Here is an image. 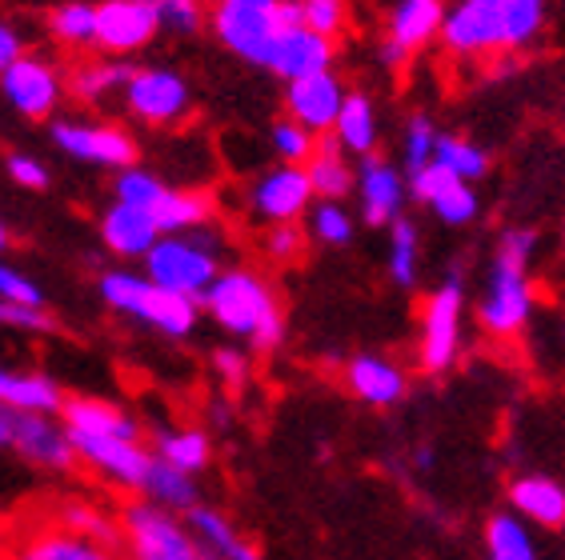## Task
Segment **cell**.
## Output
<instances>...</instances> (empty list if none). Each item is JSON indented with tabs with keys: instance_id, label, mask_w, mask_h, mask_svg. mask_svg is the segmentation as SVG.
Returning a JSON list of instances; mask_svg holds the SVG:
<instances>
[{
	"instance_id": "bcb514c9",
	"label": "cell",
	"mask_w": 565,
	"mask_h": 560,
	"mask_svg": "<svg viewBox=\"0 0 565 560\" xmlns=\"http://www.w3.org/2000/svg\"><path fill=\"white\" fill-rule=\"evenodd\" d=\"M4 169H9L12 184H21V189H33V193L49 189V169L36 157H29V152H12L9 161H4Z\"/></svg>"
},
{
	"instance_id": "8fae6325",
	"label": "cell",
	"mask_w": 565,
	"mask_h": 560,
	"mask_svg": "<svg viewBox=\"0 0 565 560\" xmlns=\"http://www.w3.org/2000/svg\"><path fill=\"white\" fill-rule=\"evenodd\" d=\"M4 560H129L117 540H100L56 525L44 508L29 513L9 537H0Z\"/></svg>"
},
{
	"instance_id": "ee69618b",
	"label": "cell",
	"mask_w": 565,
	"mask_h": 560,
	"mask_svg": "<svg viewBox=\"0 0 565 560\" xmlns=\"http://www.w3.org/2000/svg\"><path fill=\"white\" fill-rule=\"evenodd\" d=\"M0 301L21 304V309H41L44 292L29 272H21L17 265H9V260L0 257Z\"/></svg>"
},
{
	"instance_id": "f5cc1de1",
	"label": "cell",
	"mask_w": 565,
	"mask_h": 560,
	"mask_svg": "<svg viewBox=\"0 0 565 560\" xmlns=\"http://www.w3.org/2000/svg\"><path fill=\"white\" fill-rule=\"evenodd\" d=\"M562 336H565V316H562Z\"/></svg>"
},
{
	"instance_id": "ba28073f",
	"label": "cell",
	"mask_w": 565,
	"mask_h": 560,
	"mask_svg": "<svg viewBox=\"0 0 565 560\" xmlns=\"http://www.w3.org/2000/svg\"><path fill=\"white\" fill-rule=\"evenodd\" d=\"M113 201L145 208L161 233H196V228L213 225V216H217V205H213L209 193H201V189H173V184H164L157 173L137 169V164L117 173Z\"/></svg>"
},
{
	"instance_id": "5bb4252c",
	"label": "cell",
	"mask_w": 565,
	"mask_h": 560,
	"mask_svg": "<svg viewBox=\"0 0 565 560\" xmlns=\"http://www.w3.org/2000/svg\"><path fill=\"white\" fill-rule=\"evenodd\" d=\"M125 108L132 117L152 125V129H164V125H177V120L189 117L193 108V93H189V80L173 68H132L129 85H125Z\"/></svg>"
},
{
	"instance_id": "ab89813d",
	"label": "cell",
	"mask_w": 565,
	"mask_h": 560,
	"mask_svg": "<svg viewBox=\"0 0 565 560\" xmlns=\"http://www.w3.org/2000/svg\"><path fill=\"white\" fill-rule=\"evenodd\" d=\"M317 144H321V137L305 129L301 120H294V117L273 120L269 149H273V157H277L281 164H305L317 152Z\"/></svg>"
},
{
	"instance_id": "74e56055",
	"label": "cell",
	"mask_w": 565,
	"mask_h": 560,
	"mask_svg": "<svg viewBox=\"0 0 565 560\" xmlns=\"http://www.w3.org/2000/svg\"><path fill=\"white\" fill-rule=\"evenodd\" d=\"M49 29H53L56 41L73 44V49H93V44H97V4L68 0V4L53 9Z\"/></svg>"
},
{
	"instance_id": "6da1fadb",
	"label": "cell",
	"mask_w": 565,
	"mask_h": 560,
	"mask_svg": "<svg viewBox=\"0 0 565 560\" xmlns=\"http://www.w3.org/2000/svg\"><path fill=\"white\" fill-rule=\"evenodd\" d=\"M61 417H65L76 464H85L88 473L117 493H141L152 464L149 429L141 420L125 405L105 397H68Z\"/></svg>"
},
{
	"instance_id": "603a6c76",
	"label": "cell",
	"mask_w": 565,
	"mask_h": 560,
	"mask_svg": "<svg viewBox=\"0 0 565 560\" xmlns=\"http://www.w3.org/2000/svg\"><path fill=\"white\" fill-rule=\"evenodd\" d=\"M97 228H100V245L120 260H145L149 248L164 237L161 228H157V220H152L145 208L125 205V201H113V205L100 213Z\"/></svg>"
},
{
	"instance_id": "4dcf8cb0",
	"label": "cell",
	"mask_w": 565,
	"mask_h": 560,
	"mask_svg": "<svg viewBox=\"0 0 565 560\" xmlns=\"http://www.w3.org/2000/svg\"><path fill=\"white\" fill-rule=\"evenodd\" d=\"M44 513H49L56 525L73 528V532L117 540L120 545V508L100 505V500H93V496H56V500L44 505Z\"/></svg>"
},
{
	"instance_id": "f907efd6",
	"label": "cell",
	"mask_w": 565,
	"mask_h": 560,
	"mask_svg": "<svg viewBox=\"0 0 565 560\" xmlns=\"http://www.w3.org/2000/svg\"><path fill=\"white\" fill-rule=\"evenodd\" d=\"M562 245H565V220H562Z\"/></svg>"
},
{
	"instance_id": "c3c4849f",
	"label": "cell",
	"mask_w": 565,
	"mask_h": 560,
	"mask_svg": "<svg viewBox=\"0 0 565 560\" xmlns=\"http://www.w3.org/2000/svg\"><path fill=\"white\" fill-rule=\"evenodd\" d=\"M24 56V44H21V33L12 29V24L0 21V73L12 65V61H21Z\"/></svg>"
},
{
	"instance_id": "d6a6232c",
	"label": "cell",
	"mask_w": 565,
	"mask_h": 560,
	"mask_svg": "<svg viewBox=\"0 0 565 560\" xmlns=\"http://www.w3.org/2000/svg\"><path fill=\"white\" fill-rule=\"evenodd\" d=\"M65 388L44 373H21V368L0 365V405L33 412H61L65 409Z\"/></svg>"
},
{
	"instance_id": "e0dca14e",
	"label": "cell",
	"mask_w": 565,
	"mask_h": 560,
	"mask_svg": "<svg viewBox=\"0 0 565 560\" xmlns=\"http://www.w3.org/2000/svg\"><path fill=\"white\" fill-rule=\"evenodd\" d=\"M0 93L21 117L49 120L65 97V76L56 73L44 56H21L0 73Z\"/></svg>"
},
{
	"instance_id": "7c38bea8",
	"label": "cell",
	"mask_w": 565,
	"mask_h": 560,
	"mask_svg": "<svg viewBox=\"0 0 565 560\" xmlns=\"http://www.w3.org/2000/svg\"><path fill=\"white\" fill-rule=\"evenodd\" d=\"M313 201H317V193H313L309 173H305V164L277 161L273 169L253 176L249 189H245V213L262 228L305 220L309 208H313Z\"/></svg>"
},
{
	"instance_id": "2e32d148",
	"label": "cell",
	"mask_w": 565,
	"mask_h": 560,
	"mask_svg": "<svg viewBox=\"0 0 565 560\" xmlns=\"http://www.w3.org/2000/svg\"><path fill=\"white\" fill-rule=\"evenodd\" d=\"M53 144L68 152L81 164H97V169H132L137 164V144L117 125H100V120H56Z\"/></svg>"
},
{
	"instance_id": "4fadbf2b",
	"label": "cell",
	"mask_w": 565,
	"mask_h": 560,
	"mask_svg": "<svg viewBox=\"0 0 565 560\" xmlns=\"http://www.w3.org/2000/svg\"><path fill=\"white\" fill-rule=\"evenodd\" d=\"M353 201H358V216L370 228H390L397 216L409 213L414 205V193H409V176L393 157H361L358 161V189H353Z\"/></svg>"
},
{
	"instance_id": "816d5d0a",
	"label": "cell",
	"mask_w": 565,
	"mask_h": 560,
	"mask_svg": "<svg viewBox=\"0 0 565 560\" xmlns=\"http://www.w3.org/2000/svg\"><path fill=\"white\" fill-rule=\"evenodd\" d=\"M149 4H152V9H157V4H161V0H149Z\"/></svg>"
},
{
	"instance_id": "d590c367",
	"label": "cell",
	"mask_w": 565,
	"mask_h": 560,
	"mask_svg": "<svg viewBox=\"0 0 565 560\" xmlns=\"http://www.w3.org/2000/svg\"><path fill=\"white\" fill-rule=\"evenodd\" d=\"M358 213H349L345 201H313L309 216H305V228H309V240L321 248H349L358 240Z\"/></svg>"
},
{
	"instance_id": "9a60e30c",
	"label": "cell",
	"mask_w": 565,
	"mask_h": 560,
	"mask_svg": "<svg viewBox=\"0 0 565 560\" xmlns=\"http://www.w3.org/2000/svg\"><path fill=\"white\" fill-rule=\"evenodd\" d=\"M409 193H414V205L425 208L437 225L446 228H469L481 220V193L478 184L461 181L441 164H425L422 173L409 176Z\"/></svg>"
},
{
	"instance_id": "44dd1931",
	"label": "cell",
	"mask_w": 565,
	"mask_h": 560,
	"mask_svg": "<svg viewBox=\"0 0 565 560\" xmlns=\"http://www.w3.org/2000/svg\"><path fill=\"white\" fill-rule=\"evenodd\" d=\"M505 505L533 528H545V532L565 528V485L550 473H518L505 485Z\"/></svg>"
},
{
	"instance_id": "7bdbcfd3",
	"label": "cell",
	"mask_w": 565,
	"mask_h": 560,
	"mask_svg": "<svg viewBox=\"0 0 565 560\" xmlns=\"http://www.w3.org/2000/svg\"><path fill=\"white\" fill-rule=\"evenodd\" d=\"M301 21L313 33L338 41L349 29V0H301Z\"/></svg>"
},
{
	"instance_id": "db71d44e",
	"label": "cell",
	"mask_w": 565,
	"mask_h": 560,
	"mask_svg": "<svg viewBox=\"0 0 565 560\" xmlns=\"http://www.w3.org/2000/svg\"><path fill=\"white\" fill-rule=\"evenodd\" d=\"M0 560H4V557H0Z\"/></svg>"
},
{
	"instance_id": "1f68e13d",
	"label": "cell",
	"mask_w": 565,
	"mask_h": 560,
	"mask_svg": "<svg viewBox=\"0 0 565 560\" xmlns=\"http://www.w3.org/2000/svg\"><path fill=\"white\" fill-rule=\"evenodd\" d=\"M481 545H486V560H542L533 525L525 517H518L513 508H501V513H493L486 520Z\"/></svg>"
},
{
	"instance_id": "277c9868",
	"label": "cell",
	"mask_w": 565,
	"mask_h": 560,
	"mask_svg": "<svg viewBox=\"0 0 565 560\" xmlns=\"http://www.w3.org/2000/svg\"><path fill=\"white\" fill-rule=\"evenodd\" d=\"M469 265L454 257L434 280V289H425L422 313H417V368L425 377H446L461 365L469 333Z\"/></svg>"
},
{
	"instance_id": "836d02e7",
	"label": "cell",
	"mask_w": 565,
	"mask_h": 560,
	"mask_svg": "<svg viewBox=\"0 0 565 560\" xmlns=\"http://www.w3.org/2000/svg\"><path fill=\"white\" fill-rule=\"evenodd\" d=\"M145 500H152V505L169 508V513H193L196 505H201V485H196L193 473H181V469H173V464H164L152 456L149 473H145V485L141 493Z\"/></svg>"
},
{
	"instance_id": "83f0119b",
	"label": "cell",
	"mask_w": 565,
	"mask_h": 560,
	"mask_svg": "<svg viewBox=\"0 0 565 560\" xmlns=\"http://www.w3.org/2000/svg\"><path fill=\"white\" fill-rule=\"evenodd\" d=\"M329 137L338 140L349 157H373L381 149V112L377 100L365 93V88H349L345 105H341V117L333 125Z\"/></svg>"
},
{
	"instance_id": "d6986e66",
	"label": "cell",
	"mask_w": 565,
	"mask_h": 560,
	"mask_svg": "<svg viewBox=\"0 0 565 560\" xmlns=\"http://www.w3.org/2000/svg\"><path fill=\"white\" fill-rule=\"evenodd\" d=\"M345 97L349 88L333 68L301 76V80H285V117L301 120L305 129L317 132V137H329L341 117Z\"/></svg>"
},
{
	"instance_id": "9c48e42d",
	"label": "cell",
	"mask_w": 565,
	"mask_h": 560,
	"mask_svg": "<svg viewBox=\"0 0 565 560\" xmlns=\"http://www.w3.org/2000/svg\"><path fill=\"white\" fill-rule=\"evenodd\" d=\"M120 508V549L129 560H209L181 513L152 505L145 496Z\"/></svg>"
},
{
	"instance_id": "e575fe53",
	"label": "cell",
	"mask_w": 565,
	"mask_h": 560,
	"mask_svg": "<svg viewBox=\"0 0 565 560\" xmlns=\"http://www.w3.org/2000/svg\"><path fill=\"white\" fill-rule=\"evenodd\" d=\"M434 161L441 164V169H449L454 176H461V181H469V184H481L493 173L490 149L478 144L473 137H466V132H441V137H437Z\"/></svg>"
},
{
	"instance_id": "f35d334b",
	"label": "cell",
	"mask_w": 565,
	"mask_h": 560,
	"mask_svg": "<svg viewBox=\"0 0 565 560\" xmlns=\"http://www.w3.org/2000/svg\"><path fill=\"white\" fill-rule=\"evenodd\" d=\"M129 76H132L129 65H85V68H76L73 85L68 88L76 93V100L100 105V100H109L113 93H125Z\"/></svg>"
},
{
	"instance_id": "4316f807",
	"label": "cell",
	"mask_w": 565,
	"mask_h": 560,
	"mask_svg": "<svg viewBox=\"0 0 565 560\" xmlns=\"http://www.w3.org/2000/svg\"><path fill=\"white\" fill-rule=\"evenodd\" d=\"M385 277L405 292H414L425 277V233L409 213L385 228Z\"/></svg>"
},
{
	"instance_id": "30bf717a",
	"label": "cell",
	"mask_w": 565,
	"mask_h": 560,
	"mask_svg": "<svg viewBox=\"0 0 565 560\" xmlns=\"http://www.w3.org/2000/svg\"><path fill=\"white\" fill-rule=\"evenodd\" d=\"M0 453L21 456L24 464L56 476H65L76 469L73 441H68L61 412H33V409L0 405Z\"/></svg>"
},
{
	"instance_id": "cb8c5ba5",
	"label": "cell",
	"mask_w": 565,
	"mask_h": 560,
	"mask_svg": "<svg viewBox=\"0 0 565 560\" xmlns=\"http://www.w3.org/2000/svg\"><path fill=\"white\" fill-rule=\"evenodd\" d=\"M149 449L157 461L173 464L181 473L201 476L213 464V437L201 424H177V420H161L149 429Z\"/></svg>"
},
{
	"instance_id": "3957f363",
	"label": "cell",
	"mask_w": 565,
	"mask_h": 560,
	"mask_svg": "<svg viewBox=\"0 0 565 560\" xmlns=\"http://www.w3.org/2000/svg\"><path fill=\"white\" fill-rule=\"evenodd\" d=\"M201 309L221 333L245 341V348H253V353H277L285 345V333H289L273 280L249 265H225L221 277L201 297Z\"/></svg>"
},
{
	"instance_id": "b9f144b4",
	"label": "cell",
	"mask_w": 565,
	"mask_h": 560,
	"mask_svg": "<svg viewBox=\"0 0 565 560\" xmlns=\"http://www.w3.org/2000/svg\"><path fill=\"white\" fill-rule=\"evenodd\" d=\"M209 368H213V377H217V385L225 392H241L253 380V348H241V345L213 348Z\"/></svg>"
},
{
	"instance_id": "8d00e7d4",
	"label": "cell",
	"mask_w": 565,
	"mask_h": 560,
	"mask_svg": "<svg viewBox=\"0 0 565 560\" xmlns=\"http://www.w3.org/2000/svg\"><path fill=\"white\" fill-rule=\"evenodd\" d=\"M437 137H441V129H437V120L429 117L425 108H417V112H409V117L402 120V137H397V164L405 169V176H414V173H422L425 164H434Z\"/></svg>"
},
{
	"instance_id": "5b68a950",
	"label": "cell",
	"mask_w": 565,
	"mask_h": 560,
	"mask_svg": "<svg viewBox=\"0 0 565 560\" xmlns=\"http://www.w3.org/2000/svg\"><path fill=\"white\" fill-rule=\"evenodd\" d=\"M100 301L109 304L113 313L125 316V321L141 324L149 333H161L169 341H185L196 333L201 324V301L193 297H181V292L164 289L149 272L137 269H105L97 280Z\"/></svg>"
},
{
	"instance_id": "ac0fdd59",
	"label": "cell",
	"mask_w": 565,
	"mask_h": 560,
	"mask_svg": "<svg viewBox=\"0 0 565 560\" xmlns=\"http://www.w3.org/2000/svg\"><path fill=\"white\" fill-rule=\"evenodd\" d=\"M349 397L361 400L365 409H397L409 397V368L385 353H358L341 368Z\"/></svg>"
},
{
	"instance_id": "7402d4cb",
	"label": "cell",
	"mask_w": 565,
	"mask_h": 560,
	"mask_svg": "<svg viewBox=\"0 0 565 560\" xmlns=\"http://www.w3.org/2000/svg\"><path fill=\"white\" fill-rule=\"evenodd\" d=\"M449 0H393L390 17H385V41L397 44L402 53L417 56L434 41H441V24H446Z\"/></svg>"
},
{
	"instance_id": "f1b7e54d",
	"label": "cell",
	"mask_w": 565,
	"mask_h": 560,
	"mask_svg": "<svg viewBox=\"0 0 565 560\" xmlns=\"http://www.w3.org/2000/svg\"><path fill=\"white\" fill-rule=\"evenodd\" d=\"M317 201H349L358 189V157H349L333 137H321L317 152L305 161Z\"/></svg>"
},
{
	"instance_id": "f546056e",
	"label": "cell",
	"mask_w": 565,
	"mask_h": 560,
	"mask_svg": "<svg viewBox=\"0 0 565 560\" xmlns=\"http://www.w3.org/2000/svg\"><path fill=\"white\" fill-rule=\"evenodd\" d=\"M501 24V53L518 56L542 41L550 24V0H490Z\"/></svg>"
},
{
	"instance_id": "484cf974",
	"label": "cell",
	"mask_w": 565,
	"mask_h": 560,
	"mask_svg": "<svg viewBox=\"0 0 565 560\" xmlns=\"http://www.w3.org/2000/svg\"><path fill=\"white\" fill-rule=\"evenodd\" d=\"M189 528H193V537L201 540V549H205L209 560H265L262 549L253 545V537H245L228 513H221L217 505H201L193 513H185Z\"/></svg>"
},
{
	"instance_id": "f6af8a7d",
	"label": "cell",
	"mask_w": 565,
	"mask_h": 560,
	"mask_svg": "<svg viewBox=\"0 0 565 560\" xmlns=\"http://www.w3.org/2000/svg\"><path fill=\"white\" fill-rule=\"evenodd\" d=\"M157 12H161V29H169V33H196L205 24L201 0H161Z\"/></svg>"
},
{
	"instance_id": "8992f818",
	"label": "cell",
	"mask_w": 565,
	"mask_h": 560,
	"mask_svg": "<svg viewBox=\"0 0 565 560\" xmlns=\"http://www.w3.org/2000/svg\"><path fill=\"white\" fill-rule=\"evenodd\" d=\"M301 21V0H213L209 29L245 65L269 68L273 53Z\"/></svg>"
},
{
	"instance_id": "d4e9b609",
	"label": "cell",
	"mask_w": 565,
	"mask_h": 560,
	"mask_svg": "<svg viewBox=\"0 0 565 560\" xmlns=\"http://www.w3.org/2000/svg\"><path fill=\"white\" fill-rule=\"evenodd\" d=\"M333 56H338V41L313 33L309 24H297V29H289V33L281 36V44H277L269 73L281 76V80H301V76L333 68Z\"/></svg>"
},
{
	"instance_id": "7a4b0ae2",
	"label": "cell",
	"mask_w": 565,
	"mask_h": 560,
	"mask_svg": "<svg viewBox=\"0 0 565 560\" xmlns=\"http://www.w3.org/2000/svg\"><path fill=\"white\" fill-rule=\"evenodd\" d=\"M537 248L542 237L530 225H505L493 240L473 297V324L490 341H518L537 316Z\"/></svg>"
},
{
	"instance_id": "60d3db41",
	"label": "cell",
	"mask_w": 565,
	"mask_h": 560,
	"mask_svg": "<svg viewBox=\"0 0 565 560\" xmlns=\"http://www.w3.org/2000/svg\"><path fill=\"white\" fill-rule=\"evenodd\" d=\"M309 248V228L305 220H294V225H269L262 233V252L269 265H297Z\"/></svg>"
},
{
	"instance_id": "681fc988",
	"label": "cell",
	"mask_w": 565,
	"mask_h": 560,
	"mask_svg": "<svg viewBox=\"0 0 565 560\" xmlns=\"http://www.w3.org/2000/svg\"><path fill=\"white\" fill-rule=\"evenodd\" d=\"M9 245H12V237H9V228H4V220H0V257L9 252Z\"/></svg>"
},
{
	"instance_id": "7dc6e473",
	"label": "cell",
	"mask_w": 565,
	"mask_h": 560,
	"mask_svg": "<svg viewBox=\"0 0 565 560\" xmlns=\"http://www.w3.org/2000/svg\"><path fill=\"white\" fill-rule=\"evenodd\" d=\"M0 329H24V333H36V329H53V321H49L41 309H21V304L0 301Z\"/></svg>"
},
{
	"instance_id": "ffe728a7",
	"label": "cell",
	"mask_w": 565,
	"mask_h": 560,
	"mask_svg": "<svg viewBox=\"0 0 565 560\" xmlns=\"http://www.w3.org/2000/svg\"><path fill=\"white\" fill-rule=\"evenodd\" d=\"M161 12L149 0H105L97 4V44L109 53H137L157 36Z\"/></svg>"
},
{
	"instance_id": "52a82bcc",
	"label": "cell",
	"mask_w": 565,
	"mask_h": 560,
	"mask_svg": "<svg viewBox=\"0 0 565 560\" xmlns=\"http://www.w3.org/2000/svg\"><path fill=\"white\" fill-rule=\"evenodd\" d=\"M141 269L149 272L157 284L193 297L201 301L209 284L225 269V240L213 225L196 228V233H164L157 245L149 248V257L141 260Z\"/></svg>"
}]
</instances>
